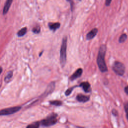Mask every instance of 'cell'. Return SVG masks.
I'll return each instance as SVG.
<instances>
[{
	"mask_svg": "<svg viewBox=\"0 0 128 128\" xmlns=\"http://www.w3.org/2000/svg\"><path fill=\"white\" fill-rule=\"evenodd\" d=\"M40 126V122H36L30 124L28 125L26 128H38Z\"/></svg>",
	"mask_w": 128,
	"mask_h": 128,
	"instance_id": "9a60e30c",
	"label": "cell"
},
{
	"mask_svg": "<svg viewBox=\"0 0 128 128\" xmlns=\"http://www.w3.org/2000/svg\"><path fill=\"white\" fill-rule=\"evenodd\" d=\"M67 36H64L62 40L60 50V62L62 67H64L66 62Z\"/></svg>",
	"mask_w": 128,
	"mask_h": 128,
	"instance_id": "7a4b0ae2",
	"label": "cell"
},
{
	"mask_svg": "<svg viewBox=\"0 0 128 128\" xmlns=\"http://www.w3.org/2000/svg\"><path fill=\"white\" fill-rule=\"evenodd\" d=\"M82 74V70L81 68H78L70 78V80L72 81L75 80L76 79L78 78H80Z\"/></svg>",
	"mask_w": 128,
	"mask_h": 128,
	"instance_id": "9c48e42d",
	"label": "cell"
},
{
	"mask_svg": "<svg viewBox=\"0 0 128 128\" xmlns=\"http://www.w3.org/2000/svg\"><path fill=\"white\" fill-rule=\"evenodd\" d=\"M112 0H106L105 1V5L106 6H109L111 3Z\"/></svg>",
	"mask_w": 128,
	"mask_h": 128,
	"instance_id": "7402d4cb",
	"label": "cell"
},
{
	"mask_svg": "<svg viewBox=\"0 0 128 128\" xmlns=\"http://www.w3.org/2000/svg\"><path fill=\"white\" fill-rule=\"evenodd\" d=\"M57 117L58 114H56L52 113L40 122V125L42 126H50L54 125L58 122Z\"/></svg>",
	"mask_w": 128,
	"mask_h": 128,
	"instance_id": "3957f363",
	"label": "cell"
},
{
	"mask_svg": "<svg viewBox=\"0 0 128 128\" xmlns=\"http://www.w3.org/2000/svg\"><path fill=\"white\" fill-rule=\"evenodd\" d=\"M42 52H41V53H40V54H39V56H40L42 55Z\"/></svg>",
	"mask_w": 128,
	"mask_h": 128,
	"instance_id": "4316f807",
	"label": "cell"
},
{
	"mask_svg": "<svg viewBox=\"0 0 128 128\" xmlns=\"http://www.w3.org/2000/svg\"><path fill=\"white\" fill-rule=\"evenodd\" d=\"M124 108L126 113H128V102H127L124 105Z\"/></svg>",
	"mask_w": 128,
	"mask_h": 128,
	"instance_id": "ffe728a7",
	"label": "cell"
},
{
	"mask_svg": "<svg viewBox=\"0 0 128 128\" xmlns=\"http://www.w3.org/2000/svg\"><path fill=\"white\" fill-rule=\"evenodd\" d=\"M54 87H55V82H52L50 84H49L48 86V87L46 88L44 92L42 94V96L43 97H46L48 94H51L54 90Z\"/></svg>",
	"mask_w": 128,
	"mask_h": 128,
	"instance_id": "8992f818",
	"label": "cell"
},
{
	"mask_svg": "<svg viewBox=\"0 0 128 128\" xmlns=\"http://www.w3.org/2000/svg\"><path fill=\"white\" fill-rule=\"evenodd\" d=\"M27 32V28L26 27L22 28L20 30H19L17 32V36L19 37H21L24 36L26 34Z\"/></svg>",
	"mask_w": 128,
	"mask_h": 128,
	"instance_id": "5bb4252c",
	"label": "cell"
},
{
	"mask_svg": "<svg viewBox=\"0 0 128 128\" xmlns=\"http://www.w3.org/2000/svg\"><path fill=\"white\" fill-rule=\"evenodd\" d=\"M67 1H68V2H70V6H71V9L72 10H73V2L72 0H66Z\"/></svg>",
	"mask_w": 128,
	"mask_h": 128,
	"instance_id": "603a6c76",
	"label": "cell"
},
{
	"mask_svg": "<svg viewBox=\"0 0 128 128\" xmlns=\"http://www.w3.org/2000/svg\"><path fill=\"white\" fill-rule=\"evenodd\" d=\"M79 86L81 87L86 92H90L92 91L90 84L88 82H81Z\"/></svg>",
	"mask_w": 128,
	"mask_h": 128,
	"instance_id": "52a82bcc",
	"label": "cell"
},
{
	"mask_svg": "<svg viewBox=\"0 0 128 128\" xmlns=\"http://www.w3.org/2000/svg\"><path fill=\"white\" fill-rule=\"evenodd\" d=\"M98 30L96 28H94L92 29L90 32H89L86 35V39L87 40H90L92 39L97 34Z\"/></svg>",
	"mask_w": 128,
	"mask_h": 128,
	"instance_id": "30bf717a",
	"label": "cell"
},
{
	"mask_svg": "<svg viewBox=\"0 0 128 128\" xmlns=\"http://www.w3.org/2000/svg\"><path fill=\"white\" fill-rule=\"evenodd\" d=\"M32 32L34 33V34H38L40 32V28L39 26H36L34 27V28L32 30Z\"/></svg>",
	"mask_w": 128,
	"mask_h": 128,
	"instance_id": "ac0fdd59",
	"label": "cell"
},
{
	"mask_svg": "<svg viewBox=\"0 0 128 128\" xmlns=\"http://www.w3.org/2000/svg\"><path fill=\"white\" fill-rule=\"evenodd\" d=\"M126 118L128 120V113H126Z\"/></svg>",
	"mask_w": 128,
	"mask_h": 128,
	"instance_id": "484cf974",
	"label": "cell"
},
{
	"mask_svg": "<svg viewBox=\"0 0 128 128\" xmlns=\"http://www.w3.org/2000/svg\"><path fill=\"white\" fill-rule=\"evenodd\" d=\"M127 35L126 34H122L119 38L118 39V42L120 43H122L124 42L127 39Z\"/></svg>",
	"mask_w": 128,
	"mask_h": 128,
	"instance_id": "e0dca14e",
	"label": "cell"
},
{
	"mask_svg": "<svg viewBox=\"0 0 128 128\" xmlns=\"http://www.w3.org/2000/svg\"><path fill=\"white\" fill-rule=\"evenodd\" d=\"M106 50V45L102 44L100 47L96 59L98 66L100 71L102 72H104L108 71V68L104 60Z\"/></svg>",
	"mask_w": 128,
	"mask_h": 128,
	"instance_id": "6da1fadb",
	"label": "cell"
},
{
	"mask_svg": "<svg viewBox=\"0 0 128 128\" xmlns=\"http://www.w3.org/2000/svg\"><path fill=\"white\" fill-rule=\"evenodd\" d=\"M124 92H126V94L128 95V86H126L124 88Z\"/></svg>",
	"mask_w": 128,
	"mask_h": 128,
	"instance_id": "cb8c5ba5",
	"label": "cell"
},
{
	"mask_svg": "<svg viewBox=\"0 0 128 128\" xmlns=\"http://www.w3.org/2000/svg\"><path fill=\"white\" fill-rule=\"evenodd\" d=\"M112 69L113 71L118 75L122 76L125 72L124 65L121 62L116 61L114 63Z\"/></svg>",
	"mask_w": 128,
	"mask_h": 128,
	"instance_id": "277c9868",
	"label": "cell"
},
{
	"mask_svg": "<svg viewBox=\"0 0 128 128\" xmlns=\"http://www.w3.org/2000/svg\"><path fill=\"white\" fill-rule=\"evenodd\" d=\"M12 0H6V4L3 8L2 14L4 15L6 14L8 12L9 8L11 6L12 3Z\"/></svg>",
	"mask_w": 128,
	"mask_h": 128,
	"instance_id": "8fae6325",
	"label": "cell"
},
{
	"mask_svg": "<svg viewBox=\"0 0 128 128\" xmlns=\"http://www.w3.org/2000/svg\"><path fill=\"white\" fill-rule=\"evenodd\" d=\"M76 100L79 102H86L90 100V96H86L82 94H79L76 96Z\"/></svg>",
	"mask_w": 128,
	"mask_h": 128,
	"instance_id": "ba28073f",
	"label": "cell"
},
{
	"mask_svg": "<svg viewBox=\"0 0 128 128\" xmlns=\"http://www.w3.org/2000/svg\"><path fill=\"white\" fill-rule=\"evenodd\" d=\"M12 76H13V72L12 71L10 70V71H9L7 74H6V76L4 77V81L6 82H9L11 78H12Z\"/></svg>",
	"mask_w": 128,
	"mask_h": 128,
	"instance_id": "4fadbf2b",
	"label": "cell"
},
{
	"mask_svg": "<svg viewBox=\"0 0 128 128\" xmlns=\"http://www.w3.org/2000/svg\"><path fill=\"white\" fill-rule=\"evenodd\" d=\"M75 86H73V87H72V88H68L66 92H65V94L66 96H69L72 92V90H74V88Z\"/></svg>",
	"mask_w": 128,
	"mask_h": 128,
	"instance_id": "d6986e66",
	"label": "cell"
},
{
	"mask_svg": "<svg viewBox=\"0 0 128 128\" xmlns=\"http://www.w3.org/2000/svg\"><path fill=\"white\" fill-rule=\"evenodd\" d=\"M48 26L50 30L55 32L60 27V24L59 22H49Z\"/></svg>",
	"mask_w": 128,
	"mask_h": 128,
	"instance_id": "7c38bea8",
	"label": "cell"
},
{
	"mask_svg": "<svg viewBox=\"0 0 128 128\" xmlns=\"http://www.w3.org/2000/svg\"></svg>",
	"mask_w": 128,
	"mask_h": 128,
	"instance_id": "83f0119b",
	"label": "cell"
},
{
	"mask_svg": "<svg viewBox=\"0 0 128 128\" xmlns=\"http://www.w3.org/2000/svg\"><path fill=\"white\" fill-rule=\"evenodd\" d=\"M20 106H16L0 110V116H8L14 114L21 109Z\"/></svg>",
	"mask_w": 128,
	"mask_h": 128,
	"instance_id": "5b68a950",
	"label": "cell"
},
{
	"mask_svg": "<svg viewBox=\"0 0 128 128\" xmlns=\"http://www.w3.org/2000/svg\"><path fill=\"white\" fill-rule=\"evenodd\" d=\"M49 102L50 104L56 106H60L62 104V102L60 100H51V101H50Z\"/></svg>",
	"mask_w": 128,
	"mask_h": 128,
	"instance_id": "2e32d148",
	"label": "cell"
},
{
	"mask_svg": "<svg viewBox=\"0 0 128 128\" xmlns=\"http://www.w3.org/2000/svg\"><path fill=\"white\" fill-rule=\"evenodd\" d=\"M112 114L114 116H117L118 114V112L117 110H115V109H113V110H112Z\"/></svg>",
	"mask_w": 128,
	"mask_h": 128,
	"instance_id": "44dd1931",
	"label": "cell"
},
{
	"mask_svg": "<svg viewBox=\"0 0 128 128\" xmlns=\"http://www.w3.org/2000/svg\"><path fill=\"white\" fill-rule=\"evenodd\" d=\"M2 68L1 66H0V74H2Z\"/></svg>",
	"mask_w": 128,
	"mask_h": 128,
	"instance_id": "d4e9b609",
	"label": "cell"
}]
</instances>
